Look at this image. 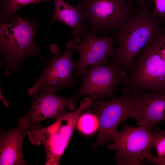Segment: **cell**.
<instances>
[{
	"label": "cell",
	"mask_w": 165,
	"mask_h": 165,
	"mask_svg": "<svg viewBox=\"0 0 165 165\" xmlns=\"http://www.w3.org/2000/svg\"><path fill=\"white\" fill-rule=\"evenodd\" d=\"M146 163L159 165H165V156L162 158L157 157L152 154L146 160Z\"/></svg>",
	"instance_id": "ffe728a7"
},
{
	"label": "cell",
	"mask_w": 165,
	"mask_h": 165,
	"mask_svg": "<svg viewBox=\"0 0 165 165\" xmlns=\"http://www.w3.org/2000/svg\"><path fill=\"white\" fill-rule=\"evenodd\" d=\"M66 46L67 49L59 55V51L57 45L51 46L50 60L43 68L34 85L28 90L29 95L32 96L41 90L56 92L64 88L71 89L77 84L73 76L76 62L72 57L74 50L68 42Z\"/></svg>",
	"instance_id": "5b68a950"
},
{
	"label": "cell",
	"mask_w": 165,
	"mask_h": 165,
	"mask_svg": "<svg viewBox=\"0 0 165 165\" xmlns=\"http://www.w3.org/2000/svg\"><path fill=\"white\" fill-rule=\"evenodd\" d=\"M120 89L165 90V22L135 56Z\"/></svg>",
	"instance_id": "6da1fadb"
},
{
	"label": "cell",
	"mask_w": 165,
	"mask_h": 165,
	"mask_svg": "<svg viewBox=\"0 0 165 165\" xmlns=\"http://www.w3.org/2000/svg\"><path fill=\"white\" fill-rule=\"evenodd\" d=\"M91 100L92 103L88 108L94 112L98 123V135L92 146L95 148L111 140L112 132L127 118H134L135 110L129 95L125 92H123L122 95L118 98Z\"/></svg>",
	"instance_id": "52a82bcc"
},
{
	"label": "cell",
	"mask_w": 165,
	"mask_h": 165,
	"mask_svg": "<svg viewBox=\"0 0 165 165\" xmlns=\"http://www.w3.org/2000/svg\"><path fill=\"white\" fill-rule=\"evenodd\" d=\"M154 8L153 12L155 15L165 22V0H154Z\"/></svg>",
	"instance_id": "d6986e66"
},
{
	"label": "cell",
	"mask_w": 165,
	"mask_h": 165,
	"mask_svg": "<svg viewBox=\"0 0 165 165\" xmlns=\"http://www.w3.org/2000/svg\"><path fill=\"white\" fill-rule=\"evenodd\" d=\"M153 144L157 153L156 156L159 158L165 156V129L158 128L154 133Z\"/></svg>",
	"instance_id": "e0dca14e"
},
{
	"label": "cell",
	"mask_w": 165,
	"mask_h": 165,
	"mask_svg": "<svg viewBox=\"0 0 165 165\" xmlns=\"http://www.w3.org/2000/svg\"><path fill=\"white\" fill-rule=\"evenodd\" d=\"M92 31H116L132 18L134 10L126 0H79Z\"/></svg>",
	"instance_id": "8992f818"
},
{
	"label": "cell",
	"mask_w": 165,
	"mask_h": 165,
	"mask_svg": "<svg viewBox=\"0 0 165 165\" xmlns=\"http://www.w3.org/2000/svg\"><path fill=\"white\" fill-rule=\"evenodd\" d=\"M115 36L113 34L98 37L96 31H87L80 43L75 39L69 41L74 51L77 52L79 57V61L76 62L74 76L79 79L87 68L93 65L108 64L107 58L112 57L116 51Z\"/></svg>",
	"instance_id": "30bf717a"
},
{
	"label": "cell",
	"mask_w": 165,
	"mask_h": 165,
	"mask_svg": "<svg viewBox=\"0 0 165 165\" xmlns=\"http://www.w3.org/2000/svg\"><path fill=\"white\" fill-rule=\"evenodd\" d=\"M129 95L135 110L134 118L139 125L152 130L165 120V90L123 91Z\"/></svg>",
	"instance_id": "7c38bea8"
},
{
	"label": "cell",
	"mask_w": 165,
	"mask_h": 165,
	"mask_svg": "<svg viewBox=\"0 0 165 165\" xmlns=\"http://www.w3.org/2000/svg\"><path fill=\"white\" fill-rule=\"evenodd\" d=\"M153 9L139 7L131 20L116 31L118 47L112 58L127 74L135 56L164 22L155 15Z\"/></svg>",
	"instance_id": "3957f363"
},
{
	"label": "cell",
	"mask_w": 165,
	"mask_h": 165,
	"mask_svg": "<svg viewBox=\"0 0 165 165\" xmlns=\"http://www.w3.org/2000/svg\"><path fill=\"white\" fill-rule=\"evenodd\" d=\"M82 83L72 97L76 105L79 97L89 95L91 99L115 98L113 92L119 84L124 83L127 74L114 61L108 64H96L87 68L84 72Z\"/></svg>",
	"instance_id": "ba28073f"
},
{
	"label": "cell",
	"mask_w": 165,
	"mask_h": 165,
	"mask_svg": "<svg viewBox=\"0 0 165 165\" xmlns=\"http://www.w3.org/2000/svg\"><path fill=\"white\" fill-rule=\"evenodd\" d=\"M78 127L82 132L90 134L98 128V123L95 114L85 113L79 116L77 122Z\"/></svg>",
	"instance_id": "2e32d148"
},
{
	"label": "cell",
	"mask_w": 165,
	"mask_h": 165,
	"mask_svg": "<svg viewBox=\"0 0 165 165\" xmlns=\"http://www.w3.org/2000/svg\"><path fill=\"white\" fill-rule=\"evenodd\" d=\"M28 131L18 124L13 129L1 130L0 165L27 164L22 151L24 138Z\"/></svg>",
	"instance_id": "5bb4252c"
},
{
	"label": "cell",
	"mask_w": 165,
	"mask_h": 165,
	"mask_svg": "<svg viewBox=\"0 0 165 165\" xmlns=\"http://www.w3.org/2000/svg\"><path fill=\"white\" fill-rule=\"evenodd\" d=\"M39 29L34 19H26L19 16L17 20L0 24V50L1 67L6 68L4 74L18 69L26 58L39 57L45 62L47 58L41 53L40 47L34 38Z\"/></svg>",
	"instance_id": "7a4b0ae2"
},
{
	"label": "cell",
	"mask_w": 165,
	"mask_h": 165,
	"mask_svg": "<svg viewBox=\"0 0 165 165\" xmlns=\"http://www.w3.org/2000/svg\"><path fill=\"white\" fill-rule=\"evenodd\" d=\"M50 0H0V21L9 23L18 20L16 12L22 7L30 4H37Z\"/></svg>",
	"instance_id": "9a60e30c"
},
{
	"label": "cell",
	"mask_w": 165,
	"mask_h": 165,
	"mask_svg": "<svg viewBox=\"0 0 165 165\" xmlns=\"http://www.w3.org/2000/svg\"><path fill=\"white\" fill-rule=\"evenodd\" d=\"M91 103V98L87 97L81 102L77 109L66 112L52 124L28 132L32 144L38 145L43 143L46 153V165L59 164L80 114Z\"/></svg>",
	"instance_id": "277c9868"
},
{
	"label": "cell",
	"mask_w": 165,
	"mask_h": 165,
	"mask_svg": "<svg viewBox=\"0 0 165 165\" xmlns=\"http://www.w3.org/2000/svg\"><path fill=\"white\" fill-rule=\"evenodd\" d=\"M54 9L51 12L52 19L49 29L55 21L61 22L70 27L75 40L78 42L80 38L87 31V22L82 5L78 2L75 6H71L64 0H53Z\"/></svg>",
	"instance_id": "4fadbf2b"
},
{
	"label": "cell",
	"mask_w": 165,
	"mask_h": 165,
	"mask_svg": "<svg viewBox=\"0 0 165 165\" xmlns=\"http://www.w3.org/2000/svg\"><path fill=\"white\" fill-rule=\"evenodd\" d=\"M154 139L152 130L142 126L132 127L126 125L122 131L112 132L113 142L108 144V148L116 151V157L129 155L146 162L152 154Z\"/></svg>",
	"instance_id": "8fae6325"
},
{
	"label": "cell",
	"mask_w": 165,
	"mask_h": 165,
	"mask_svg": "<svg viewBox=\"0 0 165 165\" xmlns=\"http://www.w3.org/2000/svg\"><path fill=\"white\" fill-rule=\"evenodd\" d=\"M56 93L51 90H43L32 95L31 108L20 119L18 125L28 132L40 128L39 124L44 120L56 119L67 112V110L75 109L72 97L65 98Z\"/></svg>",
	"instance_id": "9c48e42d"
},
{
	"label": "cell",
	"mask_w": 165,
	"mask_h": 165,
	"mask_svg": "<svg viewBox=\"0 0 165 165\" xmlns=\"http://www.w3.org/2000/svg\"><path fill=\"white\" fill-rule=\"evenodd\" d=\"M115 162L117 165H142L146 163L145 161L129 155L116 157Z\"/></svg>",
	"instance_id": "ac0fdd59"
},
{
	"label": "cell",
	"mask_w": 165,
	"mask_h": 165,
	"mask_svg": "<svg viewBox=\"0 0 165 165\" xmlns=\"http://www.w3.org/2000/svg\"><path fill=\"white\" fill-rule=\"evenodd\" d=\"M128 3L131 4L133 2L137 4L140 7H147L152 6L154 0H126Z\"/></svg>",
	"instance_id": "44dd1931"
}]
</instances>
